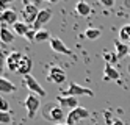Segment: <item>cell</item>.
<instances>
[{
  "instance_id": "8",
  "label": "cell",
  "mask_w": 130,
  "mask_h": 125,
  "mask_svg": "<svg viewBox=\"0 0 130 125\" xmlns=\"http://www.w3.org/2000/svg\"><path fill=\"white\" fill-rule=\"evenodd\" d=\"M50 19H52V11L49 8H44V9L39 11V16H38V19H36V22L31 25V28L36 30V31H39V30H42V25H45Z\"/></svg>"
},
{
  "instance_id": "11",
  "label": "cell",
  "mask_w": 130,
  "mask_h": 125,
  "mask_svg": "<svg viewBox=\"0 0 130 125\" xmlns=\"http://www.w3.org/2000/svg\"><path fill=\"white\" fill-rule=\"evenodd\" d=\"M22 58H24V53H21V52H13V53H10V55H8V58H6L8 69H10L11 72H17Z\"/></svg>"
},
{
  "instance_id": "12",
  "label": "cell",
  "mask_w": 130,
  "mask_h": 125,
  "mask_svg": "<svg viewBox=\"0 0 130 125\" xmlns=\"http://www.w3.org/2000/svg\"><path fill=\"white\" fill-rule=\"evenodd\" d=\"M0 22L3 24L2 27H6V25H14V24H17V22H19V21H17V13L14 11L13 8H10V9H5V11H2V14H0Z\"/></svg>"
},
{
  "instance_id": "5",
  "label": "cell",
  "mask_w": 130,
  "mask_h": 125,
  "mask_svg": "<svg viewBox=\"0 0 130 125\" xmlns=\"http://www.w3.org/2000/svg\"><path fill=\"white\" fill-rule=\"evenodd\" d=\"M88 117H89V111L86 108H83V106H78L75 110H72L71 113H68L66 123L68 125H75L77 122H80L83 119H88Z\"/></svg>"
},
{
  "instance_id": "23",
  "label": "cell",
  "mask_w": 130,
  "mask_h": 125,
  "mask_svg": "<svg viewBox=\"0 0 130 125\" xmlns=\"http://www.w3.org/2000/svg\"><path fill=\"white\" fill-rule=\"evenodd\" d=\"M0 122L5 123V125L10 123V122H11V116H10V113H2V111H0Z\"/></svg>"
},
{
  "instance_id": "3",
  "label": "cell",
  "mask_w": 130,
  "mask_h": 125,
  "mask_svg": "<svg viewBox=\"0 0 130 125\" xmlns=\"http://www.w3.org/2000/svg\"><path fill=\"white\" fill-rule=\"evenodd\" d=\"M39 11L38 9V5L35 3H30V2H24V11H22V19L27 25H33L36 22V19L39 16Z\"/></svg>"
},
{
  "instance_id": "29",
  "label": "cell",
  "mask_w": 130,
  "mask_h": 125,
  "mask_svg": "<svg viewBox=\"0 0 130 125\" xmlns=\"http://www.w3.org/2000/svg\"><path fill=\"white\" fill-rule=\"evenodd\" d=\"M128 47H130V41H128Z\"/></svg>"
},
{
  "instance_id": "26",
  "label": "cell",
  "mask_w": 130,
  "mask_h": 125,
  "mask_svg": "<svg viewBox=\"0 0 130 125\" xmlns=\"http://www.w3.org/2000/svg\"><path fill=\"white\" fill-rule=\"evenodd\" d=\"M100 3L104 5V6H107V8H111L115 5V0H100Z\"/></svg>"
},
{
  "instance_id": "4",
  "label": "cell",
  "mask_w": 130,
  "mask_h": 125,
  "mask_svg": "<svg viewBox=\"0 0 130 125\" xmlns=\"http://www.w3.org/2000/svg\"><path fill=\"white\" fill-rule=\"evenodd\" d=\"M25 108L27 113H28V119H33L36 116L38 110L41 108V100H39V95L36 94H28L25 97Z\"/></svg>"
},
{
  "instance_id": "1",
  "label": "cell",
  "mask_w": 130,
  "mask_h": 125,
  "mask_svg": "<svg viewBox=\"0 0 130 125\" xmlns=\"http://www.w3.org/2000/svg\"><path fill=\"white\" fill-rule=\"evenodd\" d=\"M42 117L45 120L52 122L53 125L55 123H61L63 117H64L63 108L60 106V105H45L44 110H42Z\"/></svg>"
},
{
  "instance_id": "28",
  "label": "cell",
  "mask_w": 130,
  "mask_h": 125,
  "mask_svg": "<svg viewBox=\"0 0 130 125\" xmlns=\"http://www.w3.org/2000/svg\"><path fill=\"white\" fill-rule=\"evenodd\" d=\"M55 125H68L66 122H61V123H55Z\"/></svg>"
},
{
  "instance_id": "18",
  "label": "cell",
  "mask_w": 130,
  "mask_h": 125,
  "mask_svg": "<svg viewBox=\"0 0 130 125\" xmlns=\"http://www.w3.org/2000/svg\"><path fill=\"white\" fill-rule=\"evenodd\" d=\"M14 28V33L16 34H19V36H27V33H28L31 30V25H27L25 22H17L13 25Z\"/></svg>"
},
{
  "instance_id": "19",
  "label": "cell",
  "mask_w": 130,
  "mask_h": 125,
  "mask_svg": "<svg viewBox=\"0 0 130 125\" xmlns=\"http://www.w3.org/2000/svg\"><path fill=\"white\" fill-rule=\"evenodd\" d=\"M0 39H2L3 44H11L14 41V34L6 27H2V30H0Z\"/></svg>"
},
{
  "instance_id": "10",
  "label": "cell",
  "mask_w": 130,
  "mask_h": 125,
  "mask_svg": "<svg viewBox=\"0 0 130 125\" xmlns=\"http://www.w3.org/2000/svg\"><path fill=\"white\" fill-rule=\"evenodd\" d=\"M50 47H52V50H55L57 53H63V55H68V56L74 55V52L60 39V38H52L50 39Z\"/></svg>"
},
{
  "instance_id": "14",
  "label": "cell",
  "mask_w": 130,
  "mask_h": 125,
  "mask_svg": "<svg viewBox=\"0 0 130 125\" xmlns=\"http://www.w3.org/2000/svg\"><path fill=\"white\" fill-rule=\"evenodd\" d=\"M31 67H33L31 60H30L27 55H24V58H22V61H21V64H19V69H17V74H21V75H24V77H25V75H30Z\"/></svg>"
},
{
  "instance_id": "7",
  "label": "cell",
  "mask_w": 130,
  "mask_h": 125,
  "mask_svg": "<svg viewBox=\"0 0 130 125\" xmlns=\"http://www.w3.org/2000/svg\"><path fill=\"white\" fill-rule=\"evenodd\" d=\"M24 83H25L27 88L31 91V94H36V95H39V97H44L45 95V89L38 83V80L33 78L31 75H25L24 77Z\"/></svg>"
},
{
  "instance_id": "9",
  "label": "cell",
  "mask_w": 130,
  "mask_h": 125,
  "mask_svg": "<svg viewBox=\"0 0 130 125\" xmlns=\"http://www.w3.org/2000/svg\"><path fill=\"white\" fill-rule=\"evenodd\" d=\"M58 102V105L63 108V110H75L78 108V99L77 97H64V95H57V99H55Z\"/></svg>"
},
{
  "instance_id": "15",
  "label": "cell",
  "mask_w": 130,
  "mask_h": 125,
  "mask_svg": "<svg viewBox=\"0 0 130 125\" xmlns=\"http://www.w3.org/2000/svg\"><path fill=\"white\" fill-rule=\"evenodd\" d=\"M104 75H105V77H104L105 80H115V81H116V80H119V72H118V70H116V69H115V67L111 66L110 63H107V64H105Z\"/></svg>"
},
{
  "instance_id": "27",
  "label": "cell",
  "mask_w": 130,
  "mask_h": 125,
  "mask_svg": "<svg viewBox=\"0 0 130 125\" xmlns=\"http://www.w3.org/2000/svg\"><path fill=\"white\" fill-rule=\"evenodd\" d=\"M111 125H124V122H122V120H119V119H115Z\"/></svg>"
},
{
  "instance_id": "25",
  "label": "cell",
  "mask_w": 130,
  "mask_h": 125,
  "mask_svg": "<svg viewBox=\"0 0 130 125\" xmlns=\"http://www.w3.org/2000/svg\"><path fill=\"white\" fill-rule=\"evenodd\" d=\"M36 33H38V31L31 28V30H30L28 33H27V36H25V38H27V39H28L30 42H35V41H36Z\"/></svg>"
},
{
  "instance_id": "24",
  "label": "cell",
  "mask_w": 130,
  "mask_h": 125,
  "mask_svg": "<svg viewBox=\"0 0 130 125\" xmlns=\"http://www.w3.org/2000/svg\"><path fill=\"white\" fill-rule=\"evenodd\" d=\"M8 110H10V105H8L6 99L0 97V111H2V113H8Z\"/></svg>"
},
{
  "instance_id": "21",
  "label": "cell",
  "mask_w": 130,
  "mask_h": 125,
  "mask_svg": "<svg viewBox=\"0 0 130 125\" xmlns=\"http://www.w3.org/2000/svg\"><path fill=\"white\" fill-rule=\"evenodd\" d=\"M119 41L128 44V41H130V24L122 25V28L119 30Z\"/></svg>"
},
{
  "instance_id": "17",
  "label": "cell",
  "mask_w": 130,
  "mask_h": 125,
  "mask_svg": "<svg viewBox=\"0 0 130 125\" xmlns=\"http://www.w3.org/2000/svg\"><path fill=\"white\" fill-rule=\"evenodd\" d=\"M75 13L82 17H88L91 14V6L86 3V2H78L75 5Z\"/></svg>"
},
{
  "instance_id": "22",
  "label": "cell",
  "mask_w": 130,
  "mask_h": 125,
  "mask_svg": "<svg viewBox=\"0 0 130 125\" xmlns=\"http://www.w3.org/2000/svg\"><path fill=\"white\" fill-rule=\"evenodd\" d=\"M50 39H52V34L47 30H39L38 33H36V42H44V41L50 42Z\"/></svg>"
},
{
  "instance_id": "30",
  "label": "cell",
  "mask_w": 130,
  "mask_h": 125,
  "mask_svg": "<svg viewBox=\"0 0 130 125\" xmlns=\"http://www.w3.org/2000/svg\"><path fill=\"white\" fill-rule=\"evenodd\" d=\"M94 125H99V123H94Z\"/></svg>"
},
{
  "instance_id": "16",
  "label": "cell",
  "mask_w": 130,
  "mask_h": 125,
  "mask_svg": "<svg viewBox=\"0 0 130 125\" xmlns=\"http://www.w3.org/2000/svg\"><path fill=\"white\" fill-rule=\"evenodd\" d=\"M16 91V84L10 80H6L5 77L0 78V92L3 94H10V92H14Z\"/></svg>"
},
{
  "instance_id": "20",
  "label": "cell",
  "mask_w": 130,
  "mask_h": 125,
  "mask_svg": "<svg viewBox=\"0 0 130 125\" xmlns=\"http://www.w3.org/2000/svg\"><path fill=\"white\" fill-rule=\"evenodd\" d=\"M100 34H102V31L99 30V28H86L85 33H83V36H85L86 39H89V41H96V39H99Z\"/></svg>"
},
{
  "instance_id": "2",
  "label": "cell",
  "mask_w": 130,
  "mask_h": 125,
  "mask_svg": "<svg viewBox=\"0 0 130 125\" xmlns=\"http://www.w3.org/2000/svg\"><path fill=\"white\" fill-rule=\"evenodd\" d=\"M60 95H64V97H80V95H88V97H92L94 92L89 88H85L82 84H77V83H69V88L66 89H61V94Z\"/></svg>"
},
{
  "instance_id": "13",
  "label": "cell",
  "mask_w": 130,
  "mask_h": 125,
  "mask_svg": "<svg viewBox=\"0 0 130 125\" xmlns=\"http://www.w3.org/2000/svg\"><path fill=\"white\" fill-rule=\"evenodd\" d=\"M115 53L118 55V60H121V58H124L125 55H130V47H128V44H125V42H122V41H119V39H116L115 41Z\"/></svg>"
},
{
  "instance_id": "6",
  "label": "cell",
  "mask_w": 130,
  "mask_h": 125,
  "mask_svg": "<svg viewBox=\"0 0 130 125\" xmlns=\"http://www.w3.org/2000/svg\"><path fill=\"white\" fill-rule=\"evenodd\" d=\"M47 80L55 83V84H63L64 81H66V72H64L61 67H58V66H52L49 69Z\"/></svg>"
}]
</instances>
